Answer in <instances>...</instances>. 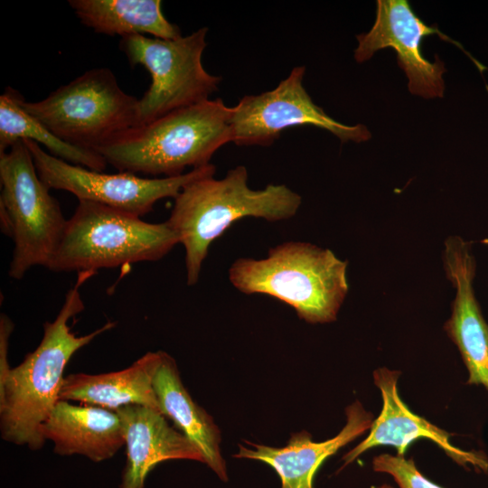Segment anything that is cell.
<instances>
[{
	"instance_id": "cell-1",
	"label": "cell",
	"mask_w": 488,
	"mask_h": 488,
	"mask_svg": "<svg viewBox=\"0 0 488 488\" xmlns=\"http://www.w3.org/2000/svg\"><path fill=\"white\" fill-rule=\"evenodd\" d=\"M93 272H80L75 285L67 292L56 318L43 324V336L37 348L11 368L0 383V429L4 440L31 449H40L45 440L41 426L60 400L64 369L80 348L115 327L108 322L92 333L78 336L69 321L84 310L80 288Z\"/></svg>"
},
{
	"instance_id": "cell-8",
	"label": "cell",
	"mask_w": 488,
	"mask_h": 488,
	"mask_svg": "<svg viewBox=\"0 0 488 488\" xmlns=\"http://www.w3.org/2000/svg\"><path fill=\"white\" fill-rule=\"evenodd\" d=\"M207 27L186 36L161 39L134 34L122 37L120 50L132 67L150 73L151 84L138 99L136 126L150 123L174 110L209 99L221 78L204 69Z\"/></svg>"
},
{
	"instance_id": "cell-5",
	"label": "cell",
	"mask_w": 488,
	"mask_h": 488,
	"mask_svg": "<svg viewBox=\"0 0 488 488\" xmlns=\"http://www.w3.org/2000/svg\"><path fill=\"white\" fill-rule=\"evenodd\" d=\"M179 244L167 221L150 223L131 213L79 201L47 268L93 272L130 263L156 261Z\"/></svg>"
},
{
	"instance_id": "cell-6",
	"label": "cell",
	"mask_w": 488,
	"mask_h": 488,
	"mask_svg": "<svg viewBox=\"0 0 488 488\" xmlns=\"http://www.w3.org/2000/svg\"><path fill=\"white\" fill-rule=\"evenodd\" d=\"M0 224L14 244L8 275L22 279L33 267L47 268L67 221L40 178L23 140L0 154Z\"/></svg>"
},
{
	"instance_id": "cell-17",
	"label": "cell",
	"mask_w": 488,
	"mask_h": 488,
	"mask_svg": "<svg viewBox=\"0 0 488 488\" xmlns=\"http://www.w3.org/2000/svg\"><path fill=\"white\" fill-rule=\"evenodd\" d=\"M162 357V351L148 352L118 371L70 374L63 379L60 399L111 410L140 405L161 412L153 381Z\"/></svg>"
},
{
	"instance_id": "cell-7",
	"label": "cell",
	"mask_w": 488,
	"mask_h": 488,
	"mask_svg": "<svg viewBox=\"0 0 488 488\" xmlns=\"http://www.w3.org/2000/svg\"><path fill=\"white\" fill-rule=\"evenodd\" d=\"M22 108L62 141L96 150L136 126L138 99L126 93L108 68L88 70Z\"/></svg>"
},
{
	"instance_id": "cell-12",
	"label": "cell",
	"mask_w": 488,
	"mask_h": 488,
	"mask_svg": "<svg viewBox=\"0 0 488 488\" xmlns=\"http://www.w3.org/2000/svg\"><path fill=\"white\" fill-rule=\"evenodd\" d=\"M400 371L386 367L373 372L374 384L382 397V409L373 420L368 436L350 450L343 457L342 468L352 463L365 451L380 446L395 447L398 455L404 456L411 443L427 438L436 443L458 465L473 466L488 473V458L482 452L465 451L450 442V434L414 414L401 400L398 391Z\"/></svg>"
},
{
	"instance_id": "cell-4",
	"label": "cell",
	"mask_w": 488,
	"mask_h": 488,
	"mask_svg": "<svg viewBox=\"0 0 488 488\" xmlns=\"http://www.w3.org/2000/svg\"><path fill=\"white\" fill-rule=\"evenodd\" d=\"M347 261L309 242L287 241L264 258H239L229 268V280L246 295L272 296L309 324L336 320L347 296Z\"/></svg>"
},
{
	"instance_id": "cell-14",
	"label": "cell",
	"mask_w": 488,
	"mask_h": 488,
	"mask_svg": "<svg viewBox=\"0 0 488 488\" xmlns=\"http://www.w3.org/2000/svg\"><path fill=\"white\" fill-rule=\"evenodd\" d=\"M115 411L122 420L127 446L119 488H144L148 474L167 460L204 463L198 447L172 427L162 412L140 405L125 406Z\"/></svg>"
},
{
	"instance_id": "cell-15",
	"label": "cell",
	"mask_w": 488,
	"mask_h": 488,
	"mask_svg": "<svg viewBox=\"0 0 488 488\" xmlns=\"http://www.w3.org/2000/svg\"><path fill=\"white\" fill-rule=\"evenodd\" d=\"M346 424L333 438L314 442L311 434L301 431L293 434L284 447H273L246 443L239 445L234 456L258 460L269 465L281 479V488H313V480L326 458L371 428L372 414L356 400L346 408Z\"/></svg>"
},
{
	"instance_id": "cell-23",
	"label": "cell",
	"mask_w": 488,
	"mask_h": 488,
	"mask_svg": "<svg viewBox=\"0 0 488 488\" xmlns=\"http://www.w3.org/2000/svg\"><path fill=\"white\" fill-rule=\"evenodd\" d=\"M371 488H393L391 485H389L387 483H384V484H381V485H379V486H374V487H371Z\"/></svg>"
},
{
	"instance_id": "cell-9",
	"label": "cell",
	"mask_w": 488,
	"mask_h": 488,
	"mask_svg": "<svg viewBox=\"0 0 488 488\" xmlns=\"http://www.w3.org/2000/svg\"><path fill=\"white\" fill-rule=\"evenodd\" d=\"M23 141L40 178L50 189L67 191L79 201L100 203L140 218L150 212L156 202L175 199L191 182L216 173L215 165L209 164L174 177L145 178L128 172L105 174L60 159L34 141Z\"/></svg>"
},
{
	"instance_id": "cell-20",
	"label": "cell",
	"mask_w": 488,
	"mask_h": 488,
	"mask_svg": "<svg viewBox=\"0 0 488 488\" xmlns=\"http://www.w3.org/2000/svg\"><path fill=\"white\" fill-rule=\"evenodd\" d=\"M23 96L7 87L0 96V154L7 151L18 140H32L42 144L51 155L68 163L103 172L107 162L96 151L68 144L45 127L21 106Z\"/></svg>"
},
{
	"instance_id": "cell-3",
	"label": "cell",
	"mask_w": 488,
	"mask_h": 488,
	"mask_svg": "<svg viewBox=\"0 0 488 488\" xmlns=\"http://www.w3.org/2000/svg\"><path fill=\"white\" fill-rule=\"evenodd\" d=\"M230 117L231 107L209 99L131 127L95 151L120 172L178 176L188 167L209 164L214 153L231 142Z\"/></svg>"
},
{
	"instance_id": "cell-16",
	"label": "cell",
	"mask_w": 488,
	"mask_h": 488,
	"mask_svg": "<svg viewBox=\"0 0 488 488\" xmlns=\"http://www.w3.org/2000/svg\"><path fill=\"white\" fill-rule=\"evenodd\" d=\"M44 440L53 443L60 455H80L93 462L113 457L126 444L119 415L91 405L60 399L41 426Z\"/></svg>"
},
{
	"instance_id": "cell-19",
	"label": "cell",
	"mask_w": 488,
	"mask_h": 488,
	"mask_svg": "<svg viewBox=\"0 0 488 488\" xmlns=\"http://www.w3.org/2000/svg\"><path fill=\"white\" fill-rule=\"evenodd\" d=\"M82 24L108 35L145 33L161 39L182 36L162 12L160 0H69Z\"/></svg>"
},
{
	"instance_id": "cell-22",
	"label": "cell",
	"mask_w": 488,
	"mask_h": 488,
	"mask_svg": "<svg viewBox=\"0 0 488 488\" xmlns=\"http://www.w3.org/2000/svg\"><path fill=\"white\" fill-rule=\"evenodd\" d=\"M14 329V323L5 314L0 316V383L8 375L11 368L7 361L9 339Z\"/></svg>"
},
{
	"instance_id": "cell-18",
	"label": "cell",
	"mask_w": 488,
	"mask_h": 488,
	"mask_svg": "<svg viewBox=\"0 0 488 488\" xmlns=\"http://www.w3.org/2000/svg\"><path fill=\"white\" fill-rule=\"evenodd\" d=\"M161 412L201 451L204 463L223 481L228 480L221 453V432L212 418L195 403L183 386L174 359L163 352L153 381Z\"/></svg>"
},
{
	"instance_id": "cell-21",
	"label": "cell",
	"mask_w": 488,
	"mask_h": 488,
	"mask_svg": "<svg viewBox=\"0 0 488 488\" xmlns=\"http://www.w3.org/2000/svg\"><path fill=\"white\" fill-rule=\"evenodd\" d=\"M372 468L375 472L390 474L399 488H443L425 477L412 458L382 454L373 458Z\"/></svg>"
},
{
	"instance_id": "cell-13",
	"label": "cell",
	"mask_w": 488,
	"mask_h": 488,
	"mask_svg": "<svg viewBox=\"0 0 488 488\" xmlns=\"http://www.w3.org/2000/svg\"><path fill=\"white\" fill-rule=\"evenodd\" d=\"M443 260L446 277L455 288L452 313L444 329L467 369L466 383L488 390V323L474 291L476 262L472 243L459 236L448 237Z\"/></svg>"
},
{
	"instance_id": "cell-10",
	"label": "cell",
	"mask_w": 488,
	"mask_h": 488,
	"mask_svg": "<svg viewBox=\"0 0 488 488\" xmlns=\"http://www.w3.org/2000/svg\"><path fill=\"white\" fill-rule=\"evenodd\" d=\"M304 66L292 69L273 89L242 97L231 107V142L237 145H271L289 127L314 126L325 129L342 142L368 141L364 125L347 126L334 120L311 99L304 87Z\"/></svg>"
},
{
	"instance_id": "cell-2",
	"label": "cell",
	"mask_w": 488,
	"mask_h": 488,
	"mask_svg": "<svg viewBox=\"0 0 488 488\" xmlns=\"http://www.w3.org/2000/svg\"><path fill=\"white\" fill-rule=\"evenodd\" d=\"M248 171L238 165L221 179L199 178L184 186L166 221L184 248L186 282L194 286L211 244L236 221L254 217L267 221L291 219L302 197L285 184H268L254 190L248 184Z\"/></svg>"
},
{
	"instance_id": "cell-11",
	"label": "cell",
	"mask_w": 488,
	"mask_h": 488,
	"mask_svg": "<svg viewBox=\"0 0 488 488\" xmlns=\"http://www.w3.org/2000/svg\"><path fill=\"white\" fill-rule=\"evenodd\" d=\"M437 34L443 40L456 43L436 27L426 24L407 0H378L376 18L371 29L356 36L354 50L357 62L370 60L379 50L391 48L397 53L399 66L408 80L410 93L425 99L442 98L445 91L444 62L435 56L434 62L421 52L423 38Z\"/></svg>"
}]
</instances>
